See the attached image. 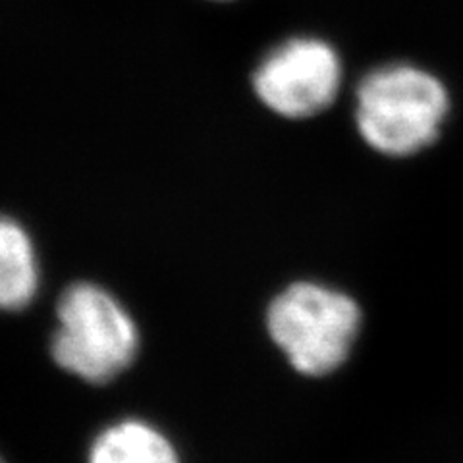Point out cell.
<instances>
[{"label":"cell","instance_id":"cell-4","mask_svg":"<svg viewBox=\"0 0 463 463\" xmlns=\"http://www.w3.org/2000/svg\"><path fill=\"white\" fill-rule=\"evenodd\" d=\"M342 87L336 49L317 37H292L274 47L253 71V91L270 112L306 120L335 103Z\"/></svg>","mask_w":463,"mask_h":463},{"label":"cell","instance_id":"cell-5","mask_svg":"<svg viewBox=\"0 0 463 463\" xmlns=\"http://www.w3.org/2000/svg\"><path fill=\"white\" fill-rule=\"evenodd\" d=\"M39 286V265L33 241L25 228L0 216V311L29 306Z\"/></svg>","mask_w":463,"mask_h":463},{"label":"cell","instance_id":"cell-3","mask_svg":"<svg viewBox=\"0 0 463 463\" xmlns=\"http://www.w3.org/2000/svg\"><path fill=\"white\" fill-rule=\"evenodd\" d=\"M52 357L87 383H109L137 355L139 335L132 318L107 289L70 286L58 301Z\"/></svg>","mask_w":463,"mask_h":463},{"label":"cell","instance_id":"cell-1","mask_svg":"<svg viewBox=\"0 0 463 463\" xmlns=\"http://www.w3.org/2000/svg\"><path fill=\"white\" fill-rule=\"evenodd\" d=\"M450 110L444 83L413 64L373 70L355 91V124L364 141L386 156H411L439 139Z\"/></svg>","mask_w":463,"mask_h":463},{"label":"cell","instance_id":"cell-2","mask_svg":"<svg viewBox=\"0 0 463 463\" xmlns=\"http://www.w3.org/2000/svg\"><path fill=\"white\" fill-rule=\"evenodd\" d=\"M361 323L357 303L338 289L296 282L272 299L269 335L303 374L336 371L352 352Z\"/></svg>","mask_w":463,"mask_h":463},{"label":"cell","instance_id":"cell-6","mask_svg":"<svg viewBox=\"0 0 463 463\" xmlns=\"http://www.w3.org/2000/svg\"><path fill=\"white\" fill-rule=\"evenodd\" d=\"M90 463H180L163 432L143 421H122L100 432Z\"/></svg>","mask_w":463,"mask_h":463},{"label":"cell","instance_id":"cell-7","mask_svg":"<svg viewBox=\"0 0 463 463\" xmlns=\"http://www.w3.org/2000/svg\"><path fill=\"white\" fill-rule=\"evenodd\" d=\"M0 463H5V461H3V459H0Z\"/></svg>","mask_w":463,"mask_h":463}]
</instances>
